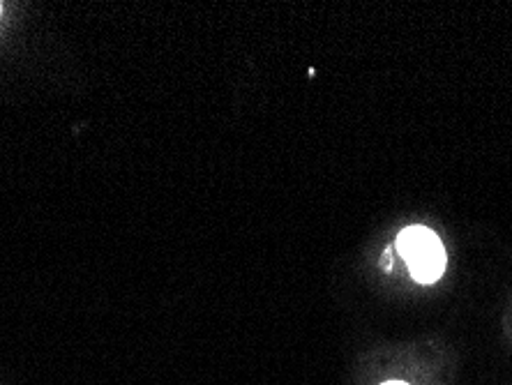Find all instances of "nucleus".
<instances>
[{
	"label": "nucleus",
	"instance_id": "nucleus-1",
	"mask_svg": "<svg viewBox=\"0 0 512 385\" xmlns=\"http://www.w3.org/2000/svg\"><path fill=\"white\" fill-rule=\"evenodd\" d=\"M399 254L409 263L411 275L420 284H432L446 268V252L439 236L425 226H409L397 238Z\"/></svg>",
	"mask_w": 512,
	"mask_h": 385
},
{
	"label": "nucleus",
	"instance_id": "nucleus-2",
	"mask_svg": "<svg viewBox=\"0 0 512 385\" xmlns=\"http://www.w3.org/2000/svg\"><path fill=\"white\" fill-rule=\"evenodd\" d=\"M383 385H409V383H402V381H390V383H383Z\"/></svg>",
	"mask_w": 512,
	"mask_h": 385
},
{
	"label": "nucleus",
	"instance_id": "nucleus-3",
	"mask_svg": "<svg viewBox=\"0 0 512 385\" xmlns=\"http://www.w3.org/2000/svg\"><path fill=\"white\" fill-rule=\"evenodd\" d=\"M0 12H3V5H0Z\"/></svg>",
	"mask_w": 512,
	"mask_h": 385
}]
</instances>
